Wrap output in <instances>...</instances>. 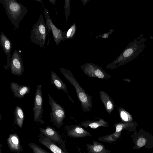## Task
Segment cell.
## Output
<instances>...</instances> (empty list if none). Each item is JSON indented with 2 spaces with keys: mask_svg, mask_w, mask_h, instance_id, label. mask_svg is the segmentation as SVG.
Returning a JSON list of instances; mask_svg holds the SVG:
<instances>
[{
  "mask_svg": "<svg viewBox=\"0 0 153 153\" xmlns=\"http://www.w3.org/2000/svg\"><path fill=\"white\" fill-rule=\"evenodd\" d=\"M0 45L6 56L7 63L3 67L6 70L10 68V63L11 59V51L12 48V43L10 39L1 30Z\"/></svg>",
  "mask_w": 153,
  "mask_h": 153,
  "instance_id": "8fae6325",
  "label": "cell"
},
{
  "mask_svg": "<svg viewBox=\"0 0 153 153\" xmlns=\"http://www.w3.org/2000/svg\"><path fill=\"white\" fill-rule=\"evenodd\" d=\"M75 29L74 26L73 25L68 30L66 34V39L71 38L74 33Z\"/></svg>",
  "mask_w": 153,
  "mask_h": 153,
  "instance_id": "4316f807",
  "label": "cell"
},
{
  "mask_svg": "<svg viewBox=\"0 0 153 153\" xmlns=\"http://www.w3.org/2000/svg\"><path fill=\"white\" fill-rule=\"evenodd\" d=\"M36 87L33 108V119L35 122L43 124L45 122L42 119L43 110L42 85H39Z\"/></svg>",
  "mask_w": 153,
  "mask_h": 153,
  "instance_id": "8992f818",
  "label": "cell"
},
{
  "mask_svg": "<svg viewBox=\"0 0 153 153\" xmlns=\"http://www.w3.org/2000/svg\"><path fill=\"white\" fill-rule=\"evenodd\" d=\"M9 67L11 73L14 75L21 76L24 72L22 58L19 52L16 50H15L13 53Z\"/></svg>",
  "mask_w": 153,
  "mask_h": 153,
  "instance_id": "9c48e42d",
  "label": "cell"
},
{
  "mask_svg": "<svg viewBox=\"0 0 153 153\" xmlns=\"http://www.w3.org/2000/svg\"><path fill=\"white\" fill-rule=\"evenodd\" d=\"M56 1V0H49V1L51 3L53 4L54 5H55V2Z\"/></svg>",
  "mask_w": 153,
  "mask_h": 153,
  "instance_id": "83f0119b",
  "label": "cell"
},
{
  "mask_svg": "<svg viewBox=\"0 0 153 153\" xmlns=\"http://www.w3.org/2000/svg\"><path fill=\"white\" fill-rule=\"evenodd\" d=\"M99 94L100 100L103 103L106 111L111 115L114 108V100L108 94L103 91H100Z\"/></svg>",
  "mask_w": 153,
  "mask_h": 153,
  "instance_id": "9a60e30c",
  "label": "cell"
},
{
  "mask_svg": "<svg viewBox=\"0 0 153 153\" xmlns=\"http://www.w3.org/2000/svg\"><path fill=\"white\" fill-rule=\"evenodd\" d=\"M64 8L65 10V14L66 19V21L67 22V20L70 11V1L65 0V3Z\"/></svg>",
  "mask_w": 153,
  "mask_h": 153,
  "instance_id": "484cf974",
  "label": "cell"
},
{
  "mask_svg": "<svg viewBox=\"0 0 153 153\" xmlns=\"http://www.w3.org/2000/svg\"><path fill=\"white\" fill-rule=\"evenodd\" d=\"M7 15L16 29L19 27V23L26 15L27 8L15 0H0Z\"/></svg>",
  "mask_w": 153,
  "mask_h": 153,
  "instance_id": "7a4b0ae2",
  "label": "cell"
},
{
  "mask_svg": "<svg viewBox=\"0 0 153 153\" xmlns=\"http://www.w3.org/2000/svg\"></svg>",
  "mask_w": 153,
  "mask_h": 153,
  "instance_id": "f1b7e54d",
  "label": "cell"
},
{
  "mask_svg": "<svg viewBox=\"0 0 153 153\" xmlns=\"http://www.w3.org/2000/svg\"><path fill=\"white\" fill-rule=\"evenodd\" d=\"M39 142L53 153H68L54 142L42 134L38 136Z\"/></svg>",
  "mask_w": 153,
  "mask_h": 153,
  "instance_id": "4fadbf2b",
  "label": "cell"
},
{
  "mask_svg": "<svg viewBox=\"0 0 153 153\" xmlns=\"http://www.w3.org/2000/svg\"><path fill=\"white\" fill-rule=\"evenodd\" d=\"M28 146L33 150L34 153H50L34 143H29Z\"/></svg>",
  "mask_w": 153,
  "mask_h": 153,
  "instance_id": "cb8c5ba5",
  "label": "cell"
},
{
  "mask_svg": "<svg viewBox=\"0 0 153 153\" xmlns=\"http://www.w3.org/2000/svg\"><path fill=\"white\" fill-rule=\"evenodd\" d=\"M41 134L51 140L62 148L65 149V143L58 132L53 128L48 126L45 128H39Z\"/></svg>",
  "mask_w": 153,
  "mask_h": 153,
  "instance_id": "30bf717a",
  "label": "cell"
},
{
  "mask_svg": "<svg viewBox=\"0 0 153 153\" xmlns=\"http://www.w3.org/2000/svg\"><path fill=\"white\" fill-rule=\"evenodd\" d=\"M92 144H87V152L88 153H110L111 151L106 149L105 146L98 142L94 140Z\"/></svg>",
  "mask_w": 153,
  "mask_h": 153,
  "instance_id": "e0dca14e",
  "label": "cell"
},
{
  "mask_svg": "<svg viewBox=\"0 0 153 153\" xmlns=\"http://www.w3.org/2000/svg\"><path fill=\"white\" fill-rule=\"evenodd\" d=\"M148 140L143 136H140L137 140L136 146L137 148L139 149L144 146L147 143Z\"/></svg>",
  "mask_w": 153,
  "mask_h": 153,
  "instance_id": "d4e9b609",
  "label": "cell"
},
{
  "mask_svg": "<svg viewBox=\"0 0 153 153\" xmlns=\"http://www.w3.org/2000/svg\"><path fill=\"white\" fill-rule=\"evenodd\" d=\"M51 83L54 85L59 90H63L67 95L69 99L73 103H74L73 100L68 94L67 90V87L65 84L58 76L56 73L53 71L51 73Z\"/></svg>",
  "mask_w": 153,
  "mask_h": 153,
  "instance_id": "2e32d148",
  "label": "cell"
},
{
  "mask_svg": "<svg viewBox=\"0 0 153 153\" xmlns=\"http://www.w3.org/2000/svg\"><path fill=\"white\" fill-rule=\"evenodd\" d=\"M83 72L89 77L107 80L111 77L102 68L92 63H87L80 67Z\"/></svg>",
  "mask_w": 153,
  "mask_h": 153,
  "instance_id": "52a82bcc",
  "label": "cell"
},
{
  "mask_svg": "<svg viewBox=\"0 0 153 153\" xmlns=\"http://www.w3.org/2000/svg\"><path fill=\"white\" fill-rule=\"evenodd\" d=\"M7 143L11 151L18 153L22 151L19 139L17 134H10L7 139Z\"/></svg>",
  "mask_w": 153,
  "mask_h": 153,
  "instance_id": "ac0fdd59",
  "label": "cell"
},
{
  "mask_svg": "<svg viewBox=\"0 0 153 153\" xmlns=\"http://www.w3.org/2000/svg\"><path fill=\"white\" fill-rule=\"evenodd\" d=\"M68 137L74 138L84 137L91 136V134L84 129L82 126L77 125H73L65 127Z\"/></svg>",
  "mask_w": 153,
  "mask_h": 153,
  "instance_id": "7c38bea8",
  "label": "cell"
},
{
  "mask_svg": "<svg viewBox=\"0 0 153 153\" xmlns=\"http://www.w3.org/2000/svg\"><path fill=\"white\" fill-rule=\"evenodd\" d=\"M118 110L120 117L123 121L128 123L132 120L130 114L121 107H119Z\"/></svg>",
  "mask_w": 153,
  "mask_h": 153,
  "instance_id": "7402d4cb",
  "label": "cell"
},
{
  "mask_svg": "<svg viewBox=\"0 0 153 153\" xmlns=\"http://www.w3.org/2000/svg\"><path fill=\"white\" fill-rule=\"evenodd\" d=\"M60 70L63 76L74 87L82 111L84 112L90 111L93 106L92 96L82 87L70 70L61 68Z\"/></svg>",
  "mask_w": 153,
  "mask_h": 153,
  "instance_id": "3957f363",
  "label": "cell"
},
{
  "mask_svg": "<svg viewBox=\"0 0 153 153\" xmlns=\"http://www.w3.org/2000/svg\"><path fill=\"white\" fill-rule=\"evenodd\" d=\"M81 126L85 128L89 127L93 129H95L100 127L106 128L109 126L108 123L101 118L98 121L87 120L82 121L81 122Z\"/></svg>",
  "mask_w": 153,
  "mask_h": 153,
  "instance_id": "d6986e66",
  "label": "cell"
},
{
  "mask_svg": "<svg viewBox=\"0 0 153 153\" xmlns=\"http://www.w3.org/2000/svg\"><path fill=\"white\" fill-rule=\"evenodd\" d=\"M48 33L46 24L41 14L38 20L32 27L30 39L33 43L42 48L45 44Z\"/></svg>",
  "mask_w": 153,
  "mask_h": 153,
  "instance_id": "277c9868",
  "label": "cell"
},
{
  "mask_svg": "<svg viewBox=\"0 0 153 153\" xmlns=\"http://www.w3.org/2000/svg\"><path fill=\"white\" fill-rule=\"evenodd\" d=\"M146 38L142 33L131 41L116 60L106 67L114 69L131 61L139 56L146 48Z\"/></svg>",
  "mask_w": 153,
  "mask_h": 153,
  "instance_id": "6da1fadb",
  "label": "cell"
},
{
  "mask_svg": "<svg viewBox=\"0 0 153 153\" xmlns=\"http://www.w3.org/2000/svg\"><path fill=\"white\" fill-rule=\"evenodd\" d=\"M133 126V124L131 123L118 122L115 124L114 126L115 128V132L119 133L121 132L123 129L128 130V128Z\"/></svg>",
  "mask_w": 153,
  "mask_h": 153,
  "instance_id": "603a6c76",
  "label": "cell"
},
{
  "mask_svg": "<svg viewBox=\"0 0 153 153\" xmlns=\"http://www.w3.org/2000/svg\"><path fill=\"white\" fill-rule=\"evenodd\" d=\"M13 114L14 116V124L21 128L22 126L25 119L24 114L22 108L17 105L15 108Z\"/></svg>",
  "mask_w": 153,
  "mask_h": 153,
  "instance_id": "ffe728a7",
  "label": "cell"
},
{
  "mask_svg": "<svg viewBox=\"0 0 153 153\" xmlns=\"http://www.w3.org/2000/svg\"><path fill=\"white\" fill-rule=\"evenodd\" d=\"M48 96L51 110L50 113L51 121L59 128L64 124L63 121L66 117L65 109L54 101L49 94Z\"/></svg>",
  "mask_w": 153,
  "mask_h": 153,
  "instance_id": "5b68a950",
  "label": "cell"
},
{
  "mask_svg": "<svg viewBox=\"0 0 153 153\" xmlns=\"http://www.w3.org/2000/svg\"><path fill=\"white\" fill-rule=\"evenodd\" d=\"M10 87L15 97L19 99L24 97L26 94L29 93L30 91L29 86L20 85L15 82H11Z\"/></svg>",
  "mask_w": 153,
  "mask_h": 153,
  "instance_id": "5bb4252c",
  "label": "cell"
},
{
  "mask_svg": "<svg viewBox=\"0 0 153 153\" xmlns=\"http://www.w3.org/2000/svg\"><path fill=\"white\" fill-rule=\"evenodd\" d=\"M44 9V16L48 34L50 31L52 32L55 43L56 45H58L61 41H64L66 39V33L65 31H62L56 27L51 20L48 10L45 7Z\"/></svg>",
  "mask_w": 153,
  "mask_h": 153,
  "instance_id": "ba28073f",
  "label": "cell"
},
{
  "mask_svg": "<svg viewBox=\"0 0 153 153\" xmlns=\"http://www.w3.org/2000/svg\"><path fill=\"white\" fill-rule=\"evenodd\" d=\"M121 134V132L117 133L115 132L110 134L101 137L98 140L100 141L111 143L116 141Z\"/></svg>",
  "mask_w": 153,
  "mask_h": 153,
  "instance_id": "44dd1931",
  "label": "cell"
}]
</instances>
